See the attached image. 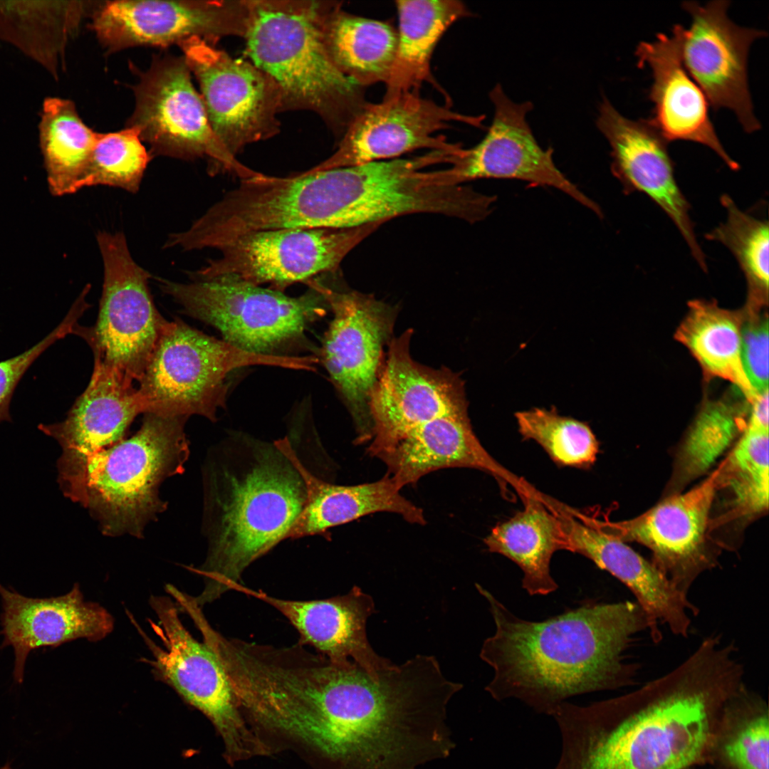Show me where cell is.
<instances>
[{
	"label": "cell",
	"instance_id": "obj_42",
	"mask_svg": "<svg viewBox=\"0 0 769 769\" xmlns=\"http://www.w3.org/2000/svg\"><path fill=\"white\" fill-rule=\"evenodd\" d=\"M88 303L78 298L62 322L42 340L23 353L0 362V423L11 422L9 405L18 383L32 363L56 340L72 333Z\"/></svg>",
	"mask_w": 769,
	"mask_h": 769
},
{
	"label": "cell",
	"instance_id": "obj_16",
	"mask_svg": "<svg viewBox=\"0 0 769 769\" xmlns=\"http://www.w3.org/2000/svg\"><path fill=\"white\" fill-rule=\"evenodd\" d=\"M482 116L461 114L417 92L367 103L342 137L336 151L310 172L390 159L419 149L457 152L463 147L449 142L440 130L455 122L481 127Z\"/></svg>",
	"mask_w": 769,
	"mask_h": 769
},
{
	"label": "cell",
	"instance_id": "obj_6",
	"mask_svg": "<svg viewBox=\"0 0 769 769\" xmlns=\"http://www.w3.org/2000/svg\"><path fill=\"white\" fill-rule=\"evenodd\" d=\"M187 419L144 414L136 434L98 451L59 485L63 495L88 509L105 535L142 538L167 507L160 486L184 471Z\"/></svg>",
	"mask_w": 769,
	"mask_h": 769
},
{
	"label": "cell",
	"instance_id": "obj_12",
	"mask_svg": "<svg viewBox=\"0 0 769 769\" xmlns=\"http://www.w3.org/2000/svg\"><path fill=\"white\" fill-rule=\"evenodd\" d=\"M191 73L183 56L156 58L134 86L135 106L127 127L138 130L152 157H206L210 174L229 173L240 179L255 175L219 145Z\"/></svg>",
	"mask_w": 769,
	"mask_h": 769
},
{
	"label": "cell",
	"instance_id": "obj_40",
	"mask_svg": "<svg viewBox=\"0 0 769 769\" xmlns=\"http://www.w3.org/2000/svg\"><path fill=\"white\" fill-rule=\"evenodd\" d=\"M151 158L135 127L98 133L82 187L105 185L136 193Z\"/></svg>",
	"mask_w": 769,
	"mask_h": 769
},
{
	"label": "cell",
	"instance_id": "obj_37",
	"mask_svg": "<svg viewBox=\"0 0 769 769\" xmlns=\"http://www.w3.org/2000/svg\"><path fill=\"white\" fill-rule=\"evenodd\" d=\"M515 418L522 438L535 441L558 466L587 470L596 462L600 443L587 422L554 407L519 411Z\"/></svg>",
	"mask_w": 769,
	"mask_h": 769
},
{
	"label": "cell",
	"instance_id": "obj_43",
	"mask_svg": "<svg viewBox=\"0 0 769 769\" xmlns=\"http://www.w3.org/2000/svg\"><path fill=\"white\" fill-rule=\"evenodd\" d=\"M750 404V414L746 426L768 431V389L759 393Z\"/></svg>",
	"mask_w": 769,
	"mask_h": 769
},
{
	"label": "cell",
	"instance_id": "obj_30",
	"mask_svg": "<svg viewBox=\"0 0 769 769\" xmlns=\"http://www.w3.org/2000/svg\"><path fill=\"white\" fill-rule=\"evenodd\" d=\"M98 1H0V40L58 78L66 48Z\"/></svg>",
	"mask_w": 769,
	"mask_h": 769
},
{
	"label": "cell",
	"instance_id": "obj_31",
	"mask_svg": "<svg viewBox=\"0 0 769 769\" xmlns=\"http://www.w3.org/2000/svg\"><path fill=\"white\" fill-rule=\"evenodd\" d=\"M397 48L384 98L434 84L430 61L439 41L458 20L471 15L457 0H398Z\"/></svg>",
	"mask_w": 769,
	"mask_h": 769
},
{
	"label": "cell",
	"instance_id": "obj_44",
	"mask_svg": "<svg viewBox=\"0 0 769 769\" xmlns=\"http://www.w3.org/2000/svg\"><path fill=\"white\" fill-rule=\"evenodd\" d=\"M0 769H12V768H11V766H10V763H8L5 764V765H4V766H3L2 768H1Z\"/></svg>",
	"mask_w": 769,
	"mask_h": 769
},
{
	"label": "cell",
	"instance_id": "obj_45",
	"mask_svg": "<svg viewBox=\"0 0 769 769\" xmlns=\"http://www.w3.org/2000/svg\"><path fill=\"white\" fill-rule=\"evenodd\" d=\"M696 767H694V768H688V769H696Z\"/></svg>",
	"mask_w": 769,
	"mask_h": 769
},
{
	"label": "cell",
	"instance_id": "obj_8",
	"mask_svg": "<svg viewBox=\"0 0 769 769\" xmlns=\"http://www.w3.org/2000/svg\"><path fill=\"white\" fill-rule=\"evenodd\" d=\"M157 281L189 315L217 329L224 341L258 355L295 356L291 352L306 343L308 325L329 308L310 281L309 289L296 297L225 276L189 283Z\"/></svg>",
	"mask_w": 769,
	"mask_h": 769
},
{
	"label": "cell",
	"instance_id": "obj_17",
	"mask_svg": "<svg viewBox=\"0 0 769 769\" xmlns=\"http://www.w3.org/2000/svg\"><path fill=\"white\" fill-rule=\"evenodd\" d=\"M730 1L701 5L684 1L691 16L689 29L679 25L684 65L714 110H731L745 132L761 125L755 116L748 83V55L752 43L767 33L741 27L727 16Z\"/></svg>",
	"mask_w": 769,
	"mask_h": 769
},
{
	"label": "cell",
	"instance_id": "obj_15",
	"mask_svg": "<svg viewBox=\"0 0 769 769\" xmlns=\"http://www.w3.org/2000/svg\"><path fill=\"white\" fill-rule=\"evenodd\" d=\"M248 0L98 1L91 28L107 53L134 46L166 47L190 37L216 45L244 37Z\"/></svg>",
	"mask_w": 769,
	"mask_h": 769
},
{
	"label": "cell",
	"instance_id": "obj_4",
	"mask_svg": "<svg viewBox=\"0 0 769 769\" xmlns=\"http://www.w3.org/2000/svg\"><path fill=\"white\" fill-rule=\"evenodd\" d=\"M210 458L204 468L205 562L193 599L202 608L241 584L245 570L287 539L306 498L303 480L274 444L248 441Z\"/></svg>",
	"mask_w": 769,
	"mask_h": 769
},
{
	"label": "cell",
	"instance_id": "obj_35",
	"mask_svg": "<svg viewBox=\"0 0 769 769\" xmlns=\"http://www.w3.org/2000/svg\"><path fill=\"white\" fill-rule=\"evenodd\" d=\"M768 749L767 701L745 684L723 708L708 763L716 769H768Z\"/></svg>",
	"mask_w": 769,
	"mask_h": 769
},
{
	"label": "cell",
	"instance_id": "obj_26",
	"mask_svg": "<svg viewBox=\"0 0 769 769\" xmlns=\"http://www.w3.org/2000/svg\"><path fill=\"white\" fill-rule=\"evenodd\" d=\"M236 591L275 608L297 630L300 644L333 661H353L374 677L393 664L375 653L367 640V620L376 611L372 597L359 587L344 595L313 600L277 598L243 585Z\"/></svg>",
	"mask_w": 769,
	"mask_h": 769
},
{
	"label": "cell",
	"instance_id": "obj_29",
	"mask_svg": "<svg viewBox=\"0 0 769 769\" xmlns=\"http://www.w3.org/2000/svg\"><path fill=\"white\" fill-rule=\"evenodd\" d=\"M523 502V509L496 524L484 543L490 552L506 557L520 568L522 587L530 595H548L558 587L550 564L555 552L564 550L562 526L545 495L537 491Z\"/></svg>",
	"mask_w": 769,
	"mask_h": 769
},
{
	"label": "cell",
	"instance_id": "obj_32",
	"mask_svg": "<svg viewBox=\"0 0 769 769\" xmlns=\"http://www.w3.org/2000/svg\"><path fill=\"white\" fill-rule=\"evenodd\" d=\"M337 1L323 27L325 46L336 67L360 85L387 81L397 48V31L388 23L357 16Z\"/></svg>",
	"mask_w": 769,
	"mask_h": 769
},
{
	"label": "cell",
	"instance_id": "obj_1",
	"mask_svg": "<svg viewBox=\"0 0 769 769\" xmlns=\"http://www.w3.org/2000/svg\"><path fill=\"white\" fill-rule=\"evenodd\" d=\"M738 649L706 637L675 668L638 689L552 716L561 738L553 769H688L708 763L728 700L745 685Z\"/></svg>",
	"mask_w": 769,
	"mask_h": 769
},
{
	"label": "cell",
	"instance_id": "obj_24",
	"mask_svg": "<svg viewBox=\"0 0 769 769\" xmlns=\"http://www.w3.org/2000/svg\"><path fill=\"white\" fill-rule=\"evenodd\" d=\"M370 456L386 465V475L400 489L431 471L470 468L492 476L501 488L510 485L521 499L534 490L485 449L473 431L468 413L418 424Z\"/></svg>",
	"mask_w": 769,
	"mask_h": 769
},
{
	"label": "cell",
	"instance_id": "obj_14",
	"mask_svg": "<svg viewBox=\"0 0 769 769\" xmlns=\"http://www.w3.org/2000/svg\"><path fill=\"white\" fill-rule=\"evenodd\" d=\"M381 224L348 229L287 228L244 234L219 249L220 256L192 273L194 279L225 276L283 291L298 282L335 273L344 258Z\"/></svg>",
	"mask_w": 769,
	"mask_h": 769
},
{
	"label": "cell",
	"instance_id": "obj_2",
	"mask_svg": "<svg viewBox=\"0 0 769 769\" xmlns=\"http://www.w3.org/2000/svg\"><path fill=\"white\" fill-rule=\"evenodd\" d=\"M461 688L434 656L393 664L378 677L333 662L305 707L303 743L335 769H416L454 748L446 708Z\"/></svg>",
	"mask_w": 769,
	"mask_h": 769
},
{
	"label": "cell",
	"instance_id": "obj_5",
	"mask_svg": "<svg viewBox=\"0 0 769 769\" xmlns=\"http://www.w3.org/2000/svg\"><path fill=\"white\" fill-rule=\"evenodd\" d=\"M336 2L248 0L244 38L249 61L278 87L283 112H313L340 138L367 101L325 46L323 23Z\"/></svg>",
	"mask_w": 769,
	"mask_h": 769
},
{
	"label": "cell",
	"instance_id": "obj_22",
	"mask_svg": "<svg viewBox=\"0 0 769 769\" xmlns=\"http://www.w3.org/2000/svg\"><path fill=\"white\" fill-rule=\"evenodd\" d=\"M553 508L563 532L564 550L580 554L624 584L650 619L686 637L699 609L658 569L625 542L605 533L592 519L555 501Z\"/></svg>",
	"mask_w": 769,
	"mask_h": 769
},
{
	"label": "cell",
	"instance_id": "obj_20",
	"mask_svg": "<svg viewBox=\"0 0 769 769\" xmlns=\"http://www.w3.org/2000/svg\"><path fill=\"white\" fill-rule=\"evenodd\" d=\"M411 336L408 330L389 343L370 401L369 454L418 424L468 413L462 380L449 370L432 369L414 360Z\"/></svg>",
	"mask_w": 769,
	"mask_h": 769
},
{
	"label": "cell",
	"instance_id": "obj_3",
	"mask_svg": "<svg viewBox=\"0 0 769 769\" xmlns=\"http://www.w3.org/2000/svg\"><path fill=\"white\" fill-rule=\"evenodd\" d=\"M487 600L496 631L480 657L494 671L486 691L496 701L518 699L553 716L567 699L633 684L637 666L623 654L639 633L654 642L660 631L637 602L586 603L540 621L520 619L489 591Z\"/></svg>",
	"mask_w": 769,
	"mask_h": 769
},
{
	"label": "cell",
	"instance_id": "obj_23",
	"mask_svg": "<svg viewBox=\"0 0 769 769\" xmlns=\"http://www.w3.org/2000/svg\"><path fill=\"white\" fill-rule=\"evenodd\" d=\"M141 413L145 409L133 381L95 358L90 381L66 419L38 426L61 447L57 461L58 484L73 478L93 454L122 440Z\"/></svg>",
	"mask_w": 769,
	"mask_h": 769
},
{
	"label": "cell",
	"instance_id": "obj_19",
	"mask_svg": "<svg viewBox=\"0 0 769 769\" xmlns=\"http://www.w3.org/2000/svg\"><path fill=\"white\" fill-rule=\"evenodd\" d=\"M494 106L492 124L476 146L464 147L443 169L449 184H462L481 178L514 179L530 185L558 189L602 217L600 206L582 193L556 167L551 148L543 149L529 127L526 115L530 102L517 103L497 84L491 90Z\"/></svg>",
	"mask_w": 769,
	"mask_h": 769
},
{
	"label": "cell",
	"instance_id": "obj_41",
	"mask_svg": "<svg viewBox=\"0 0 769 769\" xmlns=\"http://www.w3.org/2000/svg\"><path fill=\"white\" fill-rule=\"evenodd\" d=\"M767 302L748 299L743 310L741 360L748 379L759 394L768 389V317Z\"/></svg>",
	"mask_w": 769,
	"mask_h": 769
},
{
	"label": "cell",
	"instance_id": "obj_11",
	"mask_svg": "<svg viewBox=\"0 0 769 769\" xmlns=\"http://www.w3.org/2000/svg\"><path fill=\"white\" fill-rule=\"evenodd\" d=\"M310 281L322 293L333 316L318 360L352 417L357 441H367L372 436L371 397L384 365L394 310L370 295L336 288L322 276Z\"/></svg>",
	"mask_w": 769,
	"mask_h": 769
},
{
	"label": "cell",
	"instance_id": "obj_7",
	"mask_svg": "<svg viewBox=\"0 0 769 769\" xmlns=\"http://www.w3.org/2000/svg\"><path fill=\"white\" fill-rule=\"evenodd\" d=\"M313 355L271 356L242 350L176 319L168 323L139 380L145 413L193 414L216 421L234 371L252 365L315 371Z\"/></svg>",
	"mask_w": 769,
	"mask_h": 769
},
{
	"label": "cell",
	"instance_id": "obj_33",
	"mask_svg": "<svg viewBox=\"0 0 769 769\" xmlns=\"http://www.w3.org/2000/svg\"><path fill=\"white\" fill-rule=\"evenodd\" d=\"M743 311L719 307L716 302L694 300L675 337L688 348L707 376L731 382L750 404L758 394L750 383L741 360Z\"/></svg>",
	"mask_w": 769,
	"mask_h": 769
},
{
	"label": "cell",
	"instance_id": "obj_13",
	"mask_svg": "<svg viewBox=\"0 0 769 769\" xmlns=\"http://www.w3.org/2000/svg\"><path fill=\"white\" fill-rule=\"evenodd\" d=\"M178 46L199 83L212 131L229 155L236 158L247 145L279 132L281 95L268 74L199 37Z\"/></svg>",
	"mask_w": 769,
	"mask_h": 769
},
{
	"label": "cell",
	"instance_id": "obj_27",
	"mask_svg": "<svg viewBox=\"0 0 769 769\" xmlns=\"http://www.w3.org/2000/svg\"><path fill=\"white\" fill-rule=\"evenodd\" d=\"M673 36L658 33L654 41H642L635 51L638 66L650 68L649 98L654 105L650 120L669 142L691 141L712 150L732 170L739 164L726 152L708 113L702 90L687 72L681 57L679 24Z\"/></svg>",
	"mask_w": 769,
	"mask_h": 769
},
{
	"label": "cell",
	"instance_id": "obj_39",
	"mask_svg": "<svg viewBox=\"0 0 769 769\" xmlns=\"http://www.w3.org/2000/svg\"><path fill=\"white\" fill-rule=\"evenodd\" d=\"M721 202L726 221L706 237L721 242L733 254L747 281L748 298L768 300V222L739 209L727 194L722 195Z\"/></svg>",
	"mask_w": 769,
	"mask_h": 769
},
{
	"label": "cell",
	"instance_id": "obj_18",
	"mask_svg": "<svg viewBox=\"0 0 769 769\" xmlns=\"http://www.w3.org/2000/svg\"><path fill=\"white\" fill-rule=\"evenodd\" d=\"M718 467L691 490L669 495L634 518L593 521L623 542H637L648 548L653 553L652 563L679 591L689 595L698 577L715 563L706 538L718 490Z\"/></svg>",
	"mask_w": 769,
	"mask_h": 769
},
{
	"label": "cell",
	"instance_id": "obj_9",
	"mask_svg": "<svg viewBox=\"0 0 769 769\" xmlns=\"http://www.w3.org/2000/svg\"><path fill=\"white\" fill-rule=\"evenodd\" d=\"M150 604L158 619L151 627L161 645L153 642L133 617L152 658L145 659L155 678L172 686L188 703L202 712L214 725L231 762L263 755L266 746L246 726L226 671L212 649L199 642L185 628L179 609L170 597L151 596Z\"/></svg>",
	"mask_w": 769,
	"mask_h": 769
},
{
	"label": "cell",
	"instance_id": "obj_21",
	"mask_svg": "<svg viewBox=\"0 0 769 769\" xmlns=\"http://www.w3.org/2000/svg\"><path fill=\"white\" fill-rule=\"evenodd\" d=\"M611 147L612 172L627 194H647L671 219L700 267L707 266L689 216V204L674 176L668 142L650 119L630 120L604 97L596 121Z\"/></svg>",
	"mask_w": 769,
	"mask_h": 769
},
{
	"label": "cell",
	"instance_id": "obj_36",
	"mask_svg": "<svg viewBox=\"0 0 769 769\" xmlns=\"http://www.w3.org/2000/svg\"><path fill=\"white\" fill-rule=\"evenodd\" d=\"M747 421L735 404L720 399L707 402L695 419L676 455L669 484V495L681 493L703 475L745 430Z\"/></svg>",
	"mask_w": 769,
	"mask_h": 769
},
{
	"label": "cell",
	"instance_id": "obj_38",
	"mask_svg": "<svg viewBox=\"0 0 769 769\" xmlns=\"http://www.w3.org/2000/svg\"><path fill=\"white\" fill-rule=\"evenodd\" d=\"M718 488H729L735 513L751 517L768 507V431L746 427L718 466Z\"/></svg>",
	"mask_w": 769,
	"mask_h": 769
},
{
	"label": "cell",
	"instance_id": "obj_10",
	"mask_svg": "<svg viewBox=\"0 0 769 769\" xmlns=\"http://www.w3.org/2000/svg\"><path fill=\"white\" fill-rule=\"evenodd\" d=\"M104 278L94 327L78 323L73 334L84 338L95 358L130 380H140L169 321L157 310L148 288L149 272L132 257L121 232H98Z\"/></svg>",
	"mask_w": 769,
	"mask_h": 769
},
{
	"label": "cell",
	"instance_id": "obj_25",
	"mask_svg": "<svg viewBox=\"0 0 769 769\" xmlns=\"http://www.w3.org/2000/svg\"><path fill=\"white\" fill-rule=\"evenodd\" d=\"M0 634L4 637L0 649L13 647V676L18 684L23 681L31 651L55 648L77 639L99 641L114 628L110 613L98 603L85 601L78 583L63 595L46 598L28 597L0 585Z\"/></svg>",
	"mask_w": 769,
	"mask_h": 769
},
{
	"label": "cell",
	"instance_id": "obj_28",
	"mask_svg": "<svg viewBox=\"0 0 769 769\" xmlns=\"http://www.w3.org/2000/svg\"><path fill=\"white\" fill-rule=\"evenodd\" d=\"M274 444L290 459L300 474L305 487L303 508L287 538L295 539L325 533L329 528L362 516L389 512L410 523H426L423 510L400 493V488L387 475L382 478L357 485H335L313 475L301 463L286 437Z\"/></svg>",
	"mask_w": 769,
	"mask_h": 769
},
{
	"label": "cell",
	"instance_id": "obj_34",
	"mask_svg": "<svg viewBox=\"0 0 769 769\" xmlns=\"http://www.w3.org/2000/svg\"><path fill=\"white\" fill-rule=\"evenodd\" d=\"M38 134L51 194L61 196L82 189L98 133L83 122L74 103L58 97L45 98Z\"/></svg>",
	"mask_w": 769,
	"mask_h": 769
}]
</instances>
